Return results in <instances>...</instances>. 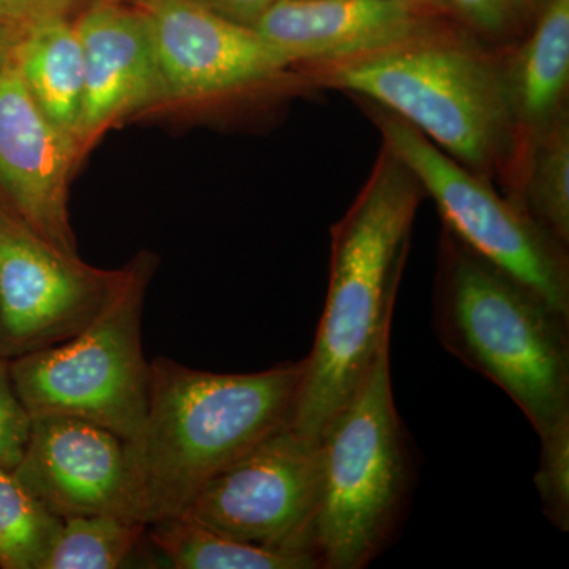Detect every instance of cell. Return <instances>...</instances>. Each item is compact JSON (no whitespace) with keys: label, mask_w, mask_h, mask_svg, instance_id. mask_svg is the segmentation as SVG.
<instances>
[{"label":"cell","mask_w":569,"mask_h":569,"mask_svg":"<svg viewBox=\"0 0 569 569\" xmlns=\"http://www.w3.org/2000/svg\"><path fill=\"white\" fill-rule=\"evenodd\" d=\"M20 32L0 22V73L13 62L14 47Z\"/></svg>","instance_id":"d4e9b609"},{"label":"cell","mask_w":569,"mask_h":569,"mask_svg":"<svg viewBox=\"0 0 569 569\" xmlns=\"http://www.w3.org/2000/svg\"><path fill=\"white\" fill-rule=\"evenodd\" d=\"M48 244L13 213L0 219V356L66 342L91 323L121 282Z\"/></svg>","instance_id":"9c48e42d"},{"label":"cell","mask_w":569,"mask_h":569,"mask_svg":"<svg viewBox=\"0 0 569 569\" xmlns=\"http://www.w3.org/2000/svg\"><path fill=\"white\" fill-rule=\"evenodd\" d=\"M503 69L522 146L527 138L567 111L569 0H546L542 3L529 39Z\"/></svg>","instance_id":"9a60e30c"},{"label":"cell","mask_w":569,"mask_h":569,"mask_svg":"<svg viewBox=\"0 0 569 569\" xmlns=\"http://www.w3.org/2000/svg\"><path fill=\"white\" fill-rule=\"evenodd\" d=\"M410 2L421 3V6L432 7V9H443L448 7L445 0H410Z\"/></svg>","instance_id":"4316f807"},{"label":"cell","mask_w":569,"mask_h":569,"mask_svg":"<svg viewBox=\"0 0 569 569\" xmlns=\"http://www.w3.org/2000/svg\"><path fill=\"white\" fill-rule=\"evenodd\" d=\"M302 373L305 359L253 373L153 359L148 413L129 443L141 522L181 516L216 475L290 425Z\"/></svg>","instance_id":"7a4b0ae2"},{"label":"cell","mask_w":569,"mask_h":569,"mask_svg":"<svg viewBox=\"0 0 569 569\" xmlns=\"http://www.w3.org/2000/svg\"><path fill=\"white\" fill-rule=\"evenodd\" d=\"M152 258L141 254L91 323L77 336L20 356L11 378L32 417L91 421L132 443L148 413L151 362L142 351V306Z\"/></svg>","instance_id":"8992f818"},{"label":"cell","mask_w":569,"mask_h":569,"mask_svg":"<svg viewBox=\"0 0 569 569\" xmlns=\"http://www.w3.org/2000/svg\"><path fill=\"white\" fill-rule=\"evenodd\" d=\"M7 213H11V212L6 211V209L0 208V219H2L3 216H7Z\"/></svg>","instance_id":"83f0119b"},{"label":"cell","mask_w":569,"mask_h":569,"mask_svg":"<svg viewBox=\"0 0 569 569\" xmlns=\"http://www.w3.org/2000/svg\"><path fill=\"white\" fill-rule=\"evenodd\" d=\"M148 535L157 552L176 569H321L312 553L249 545L183 515L152 523Z\"/></svg>","instance_id":"e0dca14e"},{"label":"cell","mask_w":569,"mask_h":569,"mask_svg":"<svg viewBox=\"0 0 569 569\" xmlns=\"http://www.w3.org/2000/svg\"><path fill=\"white\" fill-rule=\"evenodd\" d=\"M313 67L318 84L391 112L481 178L515 181L518 123L503 66L488 52L443 32Z\"/></svg>","instance_id":"3957f363"},{"label":"cell","mask_w":569,"mask_h":569,"mask_svg":"<svg viewBox=\"0 0 569 569\" xmlns=\"http://www.w3.org/2000/svg\"><path fill=\"white\" fill-rule=\"evenodd\" d=\"M148 527L112 515L63 519L43 569L121 568L141 545Z\"/></svg>","instance_id":"d6986e66"},{"label":"cell","mask_w":569,"mask_h":569,"mask_svg":"<svg viewBox=\"0 0 569 569\" xmlns=\"http://www.w3.org/2000/svg\"><path fill=\"white\" fill-rule=\"evenodd\" d=\"M432 321L445 350L500 388L538 437L569 421V316L447 228Z\"/></svg>","instance_id":"277c9868"},{"label":"cell","mask_w":569,"mask_h":569,"mask_svg":"<svg viewBox=\"0 0 569 569\" xmlns=\"http://www.w3.org/2000/svg\"><path fill=\"white\" fill-rule=\"evenodd\" d=\"M370 116L376 118L383 144L436 201L445 228L468 249L569 316L568 246L539 227L522 206L501 198L488 179L456 162L413 127L377 104L370 107Z\"/></svg>","instance_id":"52a82bcc"},{"label":"cell","mask_w":569,"mask_h":569,"mask_svg":"<svg viewBox=\"0 0 569 569\" xmlns=\"http://www.w3.org/2000/svg\"><path fill=\"white\" fill-rule=\"evenodd\" d=\"M32 415L21 402L10 362L0 356V468L13 471L24 455L31 436Z\"/></svg>","instance_id":"7402d4cb"},{"label":"cell","mask_w":569,"mask_h":569,"mask_svg":"<svg viewBox=\"0 0 569 569\" xmlns=\"http://www.w3.org/2000/svg\"><path fill=\"white\" fill-rule=\"evenodd\" d=\"M410 438L392 395L389 343L320 438L313 546L323 569L369 567L395 541L413 490Z\"/></svg>","instance_id":"5b68a950"},{"label":"cell","mask_w":569,"mask_h":569,"mask_svg":"<svg viewBox=\"0 0 569 569\" xmlns=\"http://www.w3.org/2000/svg\"><path fill=\"white\" fill-rule=\"evenodd\" d=\"M426 197L407 164L383 144L372 173L331 231L323 313L290 427L320 441L389 343L411 230Z\"/></svg>","instance_id":"6da1fadb"},{"label":"cell","mask_w":569,"mask_h":569,"mask_svg":"<svg viewBox=\"0 0 569 569\" xmlns=\"http://www.w3.org/2000/svg\"><path fill=\"white\" fill-rule=\"evenodd\" d=\"M74 24L84 67L80 121V146H84L129 112L167 100V93L144 10L97 3Z\"/></svg>","instance_id":"5bb4252c"},{"label":"cell","mask_w":569,"mask_h":569,"mask_svg":"<svg viewBox=\"0 0 569 569\" xmlns=\"http://www.w3.org/2000/svg\"><path fill=\"white\" fill-rule=\"evenodd\" d=\"M318 496L320 441L287 425L216 475L182 515L249 545L318 559Z\"/></svg>","instance_id":"ba28073f"},{"label":"cell","mask_w":569,"mask_h":569,"mask_svg":"<svg viewBox=\"0 0 569 569\" xmlns=\"http://www.w3.org/2000/svg\"><path fill=\"white\" fill-rule=\"evenodd\" d=\"M515 201L552 234L569 244V121L561 112L556 121L531 134L520 146L516 168Z\"/></svg>","instance_id":"ac0fdd59"},{"label":"cell","mask_w":569,"mask_h":569,"mask_svg":"<svg viewBox=\"0 0 569 569\" xmlns=\"http://www.w3.org/2000/svg\"><path fill=\"white\" fill-rule=\"evenodd\" d=\"M157 62L167 99L242 91L283 77L295 63L252 26L200 0H149Z\"/></svg>","instance_id":"30bf717a"},{"label":"cell","mask_w":569,"mask_h":569,"mask_svg":"<svg viewBox=\"0 0 569 569\" xmlns=\"http://www.w3.org/2000/svg\"><path fill=\"white\" fill-rule=\"evenodd\" d=\"M80 146L40 110L11 62L0 73V193L29 230L78 257L67 187Z\"/></svg>","instance_id":"7c38bea8"},{"label":"cell","mask_w":569,"mask_h":569,"mask_svg":"<svg viewBox=\"0 0 569 569\" xmlns=\"http://www.w3.org/2000/svg\"><path fill=\"white\" fill-rule=\"evenodd\" d=\"M62 520L0 468V567L43 569Z\"/></svg>","instance_id":"ffe728a7"},{"label":"cell","mask_w":569,"mask_h":569,"mask_svg":"<svg viewBox=\"0 0 569 569\" xmlns=\"http://www.w3.org/2000/svg\"><path fill=\"white\" fill-rule=\"evenodd\" d=\"M509 2H511L512 9L516 10V13L523 14L527 13V11L535 9L538 3H541L542 6L546 0H509Z\"/></svg>","instance_id":"484cf974"},{"label":"cell","mask_w":569,"mask_h":569,"mask_svg":"<svg viewBox=\"0 0 569 569\" xmlns=\"http://www.w3.org/2000/svg\"><path fill=\"white\" fill-rule=\"evenodd\" d=\"M449 9L456 11L471 28L485 36H508L515 29L518 13L509 0H445Z\"/></svg>","instance_id":"603a6c76"},{"label":"cell","mask_w":569,"mask_h":569,"mask_svg":"<svg viewBox=\"0 0 569 569\" xmlns=\"http://www.w3.org/2000/svg\"><path fill=\"white\" fill-rule=\"evenodd\" d=\"M277 0H209L213 10L231 18V20L252 26Z\"/></svg>","instance_id":"cb8c5ba5"},{"label":"cell","mask_w":569,"mask_h":569,"mask_svg":"<svg viewBox=\"0 0 569 569\" xmlns=\"http://www.w3.org/2000/svg\"><path fill=\"white\" fill-rule=\"evenodd\" d=\"M13 475L58 518L112 515L140 520L129 441L86 419L32 417L31 436Z\"/></svg>","instance_id":"8fae6325"},{"label":"cell","mask_w":569,"mask_h":569,"mask_svg":"<svg viewBox=\"0 0 569 569\" xmlns=\"http://www.w3.org/2000/svg\"><path fill=\"white\" fill-rule=\"evenodd\" d=\"M13 62L43 114L80 146L84 67L77 24L67 14L32 22L18 36Z\"/></svg>","instance_id":"2e32d148"},{"label":"cell","mask_w":569,"mask_h":569,"mask_svg":"<svg viewBox=\"0 0 569 569\" xmlns=\"http://www.w3.org/2000/svg\"><path fill=\"white\" fill-rule=\"evenodd\" d=\"M410 0H277L252 28L295 66L347 61L448 31Z\"/></svg>","instance_id":"4fadbf2b"},{"label":"cell","mask_w":569,"mask_h":569,"mask_svg":"<svg viewBox=\"0 0 569 569\" xmlns=\"http://www.w3.org/2000/svg\"><path fill=\"white\" fill-rule=\"evenodd\" d=\"M538 470L535 473L542 515L550 526L569 530V421L539 437Z\"/></svg>","instance_id":"44dd1931"}]
</instances>
